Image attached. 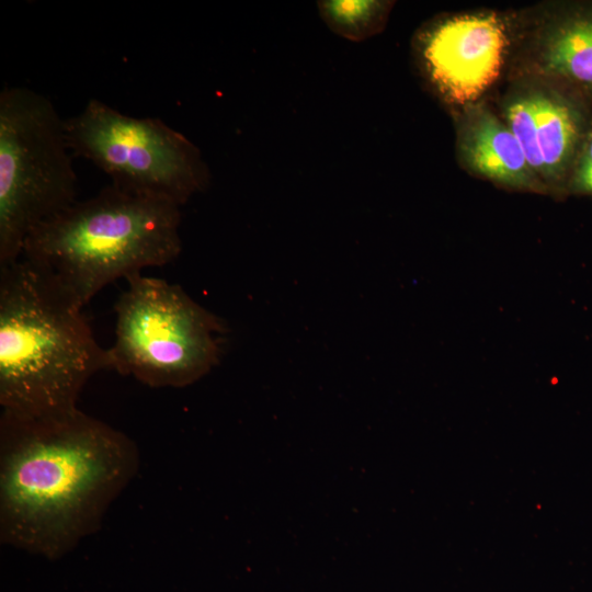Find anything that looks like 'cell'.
<instances>
[{
  "label": "cell",
  "mask_w": 592,
  "mask_h": 592,
  "mask_svg": "<svg viewBox=\"0 0 592 592\" xmlns=\"http://www.w3.org/2000/svg\"><path fill=\"white\" fill-rule=\"evenodd\" d=\"M138 467L135 442L79 408L48 415L2 411L1 543L62 557L100 528Z\"/></svg>",
  "instance_id": "6da1fadb"
},
{
  "label": "cell",
  "mask_w": 592,
  "mask_h": 592,
  "mask_svg": "<svg viewBox=\"0 0 592 592\" xmlns=\"http://www.w3.org/2000/svg\"><path fill=\"white\" fill-rule=\"evenodd\" d=\"M77 304L24 258L0 267V405L20 415L77 409L98 372L111 369Z\"/></svg>",
  "instance_id": "7a4b0ae2"
},
{
  "label": "cell",
  "mask_w": 592,
  "mask_h": 592,
  "mask_svg": "<svg viewBox=\"0 0 592 592\" xmlns=\"http://www.w3.org/2000/svg\"><path fill=\"white\" fill-rule=\"evenodd\" d=\"M181 207L109 184L35 228L22 257L84 307L107 284L174 261Z\"/></svg>",
  "instance_id": "3957f363"
},
{
  "label": "cell",
  "mask_w": 592,
  "mask_h": 592,
  "mask_svg": "<svg viewBox=\"0 0 592 592\" xmlns=\"http://www.w3.org/2000/svg\"><path fill=\"white\" fill-rule=\"evenodd\" d=\"M65 118L44 94L0 92V267L22 257L25 240L77 198L78 178Z\"/></svg>",
  "instance_id": "277c9868"
},
{
  "label": "cell",
  "mask_w": 592,
  "mask_h": 592,
  "mask_svg": "<svg viewBox=\"0 0 592 592\" xmlns=\"http://www.w3.org/2000/svg\"><path fill=\"white\" fill-rule=\"evenodd\" d=\"M115 304L111 369L153 388L184 387L215 367L225 351L224 320L180 285L138 273Z\"/></svg>",
  "instance_id": "5b68a950"
},
{
  "label": "cell",
  "mask_w": 592,
  "mask_h": 592,
  "mask_svg": "<svg viewBox=\"0 0 592 592\" xmlns=\"http://www.w3.org/2000/svg\"><path fill=\"white\" fill-rule=\"evenodd\" d=\"M65 134L73 157L91 161L128 191L182 207L209 184L198 147L158 117L130 116L91 99L65 118Z\"/></svg>",
  "instance_id": "8992f818"
},
{
  "label": "cell",
  "mask_w": 592,
  "mask_h": 592,
  "mask_svg": "<svg viewBox=\"0 0 592 592\" xmlns=\"http://www.w3.org/2000/svg\"><path fill=\"white\" fill-rule=\"evenodd\" d=\"M509 75L498 112L548 195L566 197L574 161L592 125V100L553 78Z\"/></svg>",
  "instance_id": "52a82bcc"
},
{
  "label": "cell",
  "mask_w": 592,
  "mask_h": 592,
  "mask_svg": "<svg viewBox=\"0 0 592 592\" xmlns=\"http://www.w3.org/2000/svg\"><path fill=\"white\" fill-rule=\"evenodd\" d=\"M424 76L455 111L486 100L513 53L512 15L494 11L448 14L415 38Z\"/></svg>",
  "instance_id": "ba28073f"
},
{
  "label": "cell",
  "mask_w": 592,
  "mask_h": 592,
  "mask_svg": "<svg viewBox=\"0 0 592 592\" xmlns=\"http://www.w3.org/2000/svg\"><path fill=\"white\" fill-rule=\"evenodd\" d=\"M510 72L553 78L592 100V0L551 1L512 15Z\"/></svg>",
  "instance_id": "9c48e42d"
},
{
  "label": "cell",
  "mask_w": 592,
  "mask_h": 592,
  "mask_svg": "<svg viewBox=\"0 0 592 592\" xmlns=\"http://www.w3.org/2000/svg\"><path fill=\"white\" fill-rule=\"evenodd\" d=\"M457 158L469 173L497 186L548 195L506 123L486 100L455 111Z\"/></svg>",
  "instance_id": "30bf717a"
},
{
  "label": "cell",
  "mask_w": 592,
  "mask_h": 592,
  "mask_svg": "<svg viewBox=\"0 0 592 592\" xmlns=\"http://www.w3.org/2000/svg\"><path fill=\"white\" fill-rule=\"evenodd\" d=\"M318 10L327 26L335 34L361 42L379 33L392 8L390 1H318Z\"/></svg>",
  "instance_id": "8fae6325"
},
{
  "label": "cell",
  "mask_w": 592,
  "mask_h": 592,
  "mask_svg": "<svg viewBox=\"0 0 592 592\" xmlns=\"http://www.w3.org/2000/svg\"><path fill=\"white\" fill-rule=\"evenodd\" d=\"M568 195L592 196V125L574 161L568 183Z\"/></svg>",
  "instance_id": "7c38bea8"
}]
</instances>
